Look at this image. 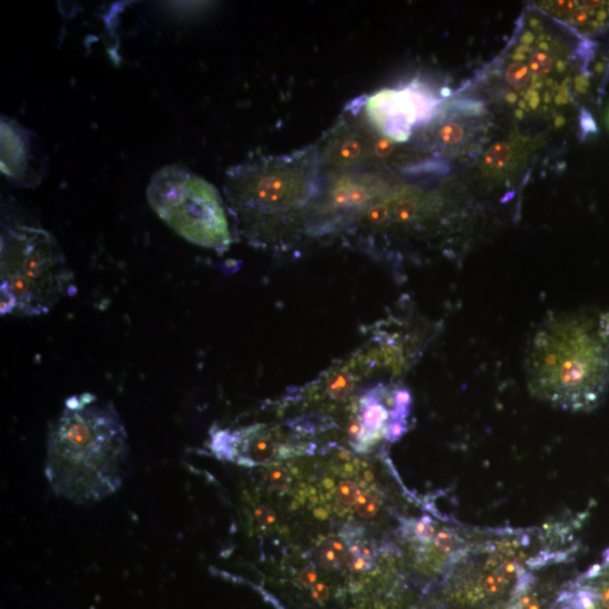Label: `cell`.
<instances>
[{"label": "cell", "mask_w": 609, "mask_h": 609, "mask_svg": "<svg viewBox=\"0 0 609 609\" xmlns=\"http://www.w3.org/2000/svg\"><path fill=\"white\" fill-rule=\"evenodd\" d=\"M393 149H394V145H393L392 140L388 139V138H383V139L378 140L376 146H375V151L379 157H387L389 153H392Z\"/></svg>", "instance_id": "f546056e"}, {"label": "cell", "mask_w": 609, "mask_h": 609, "mask_svg": "<svg viewBox=\"0 0 609 609\" xmlns=\"http://www.w3.org/2000/svg\"><path fill=\"white\" fill-rule=\"evenodd\" d=\"M530 385L564 406H596L609 386V313H562L545 321L527 352Z\"/></svg>", "instance_id": "7a4b0ae2"}, {"label": "cell", "mask_w": 609, "mask_h": 609, "mask_svg": "<svg viewBox=\"0 0 609 609\" xmlns=\"http://www.w3.org/2000/svg\"><path fill=\"white\" fill-rule=\"evenodd\" d=\"M346 565L353 572H366L375 565V554L363 543L350 545L346 554Z\"/></svg>", "instance_id": "30bf717a"}, {"label": "cell", "mask_w": 609, "mask_h": 609, "mask_svg": "<svg viewBox=\"0 0 609 609\" xmlns=\"http://www.w3.org/2000/svg\"><path fill=\"white\" fill-rule=\"evenodd\" d=\"M0 311L3 316L48 314L70 295L74 273L49 231L19 225L1 235Z\"/></svg>", "instance_id": "3957f363"}, {"label": "cell", "mask_w": 609, "mask_h": 609, "mask_svg": "<svg viewBox=\"0 0 609 609\" xmlns=\"http://www.w3.org/2000/svg\"><path fill=\"white\" fill-rule=\"evenodd\" d=\"M268 485L278 491H285L291 482V474L285 467H273L268 472Z\"/></svg>", "instance_id": "44dd1931"}, {"label": "cell", "mask_w": 609, "mask_h": 609, "mask_svg": "<svg viewBox=\"0 0 609 609\" xmlns=\"http://www.w3.org/2000/svg\"><path fill=\"white\" fill-rule=\"evenodd\" d=\"M457 542H458L457 537L449 530H441V532L436 534L435 538H433L436 546L446 553H449L454 550Z\"/></svg>", "instance_id": "cb8c5ba5"}, {"label": "cell", "mask_w": 609, "mask_h": 609, "mask_svg": "<svg viewBox=\"0 0 609 609\" xmlns=\"http://www.w3.org/2000/svg\"><path fill=\"white\" fill-rule=\"evenodd\" d=\"M146 196L156 215L182 238L217 252L228 250L231 233L223 199L204 178L169 165L153 175Z\"/></svg>", "instance_id": "277c9868"}, {"label": "cell", "mask_w": 609, "mask_h": 609, "mask_svg": "<svg viewBox=\"0 0 609 609\" xmlns=\"http://www.w3.org/2000/svg\"><path fill=\"white\" fill-rule=\"evenodd\" d=\"M381 388L371 389L361 400V414L358 418L363 424L366 443L376 437L391 422V411L381 402Z\"/></svg>", "instance_id": "ba28073f"}, {"label": "cell", "mask_w": 609, "mask_h": 609, "mask_svg": "<svg viewBox=\"0 0 609 609\" xmlns=\"http://www.w3.org/2000/svg\"><path fill=\"white\" fill-rule=\"evenodd\" d=\"M530 71L536 76H545L553 68V59L546 52H534L530 56Z\"/></svg>", "instance_id": "ffe728a7"}, {"label": "cell", "mask_w": 609, "mask_h": 609, "mask_svg": "<svg viewBox=\"0 0 609 609\" xmlns=\"http://www.w3.org/2000/svg\"><path fill=\"white\" fill-rule=\"evenodd\" d=\"M439 101L420 84L402 89H383L371 96L367 112L377 129L388 139L406 141L414 124L431 116Z\"/></svg>", "instance_id": "8992f818"}, {"label": "cell", "mask_w": 609, "mask_h": 609, "mask_svg": "<svg viewBox=\"0 0 609 609\" xmlns=\"http://www.w3.org/2000/svg\"><path fill=\"white\" fill-rule=\"evenodd\" d=\"M32 134L9 118L1 119V172L13 184L32 186L40 182L38 159L32 151Z\"/></svg>", "instance_id": "52a82bcc"}, {"label": "cell", "mask_w": 609, "mask_h": 609, "mask_svg": "<svg viewBox=\"0 0 609 609\" xmlns=\"http://www.w3.org/2000/svg\"><path fill=\"white\" fill-rule=\"evenodd\" d=\"M466 137L464 124L457 121H446L437 130V139L443 147H455Z\"/></svg>", "instance_id": "5bb4252c"}, {"label": "cell", "mask_w": 609, "mask_h": 609, "mask_svg": "<svg viewBox=\"0 0 609 609\" xmlns=\"http://www.w3.org/2000/svg\"><path fill=\"white\" fill-rule=\"evenodd\" d=\"M413 534L420 542H430L436 536V527L429 515H423L414 523Z\"/></svg>", "instance_id": "d6986e66"}, {"label": "cell", "mask_w": 609, "mask_h": 609, "mask_svg": "<svg viewBox=\"0 0 609 609\" xmlns=\"http://www.w3.org/2000/svg\"><path fill=\"white\" fill-rule=\"evenodd\" d=\"M129 468V439L116 408L91 393L70 396L46 441L44 472L56 497L102 501L121 488Z\"/></svg>", "instance_id": "6da1fadb"}, {"label": "cell", "mask_w": 609, "mask_h": 609, "mask_svg": "<svg viewBox=\"0 0 609 609\" xmlns=\"http://www.w3.org/2000/svg\"><path fill=\"white\" fill-rule=\"evenodd\" d=\"M532 77V71L530 68L526 65H523L520 62H515L513 65L509 66L507 71H505V81L509 84L510 86L515 87L517 89H523L527 86V84L530 81Z\"/></svg>", "instance_id": "2e32d148"}, {"label": "cell", "mask_w": 609, "mask_h": 609, "mask_svg": "<svg viewBox=\"0 0 609 609\" xmlns=\"http://www.w3.org/2000/svg\"><path fill=\"white\" fill-rule=\"evenodd\" d=\"M338 499L346 505H355L361 495V488L353 480H346L340 482L336 488Z\"/></svg>", "instance_id": "ac0fdd59"}, {"label": "cell", "mask_w": 609, "mask_h": 609, "mask_svg": "<svg viewBox=\"0 0 609 609\" xmlns=\"http://www.w3.org/2000/svg\"><path fill=\"white\" fill-rule=\"evenodd\" d=\"M507 578L502 575L501 572L498 570L497 572H494L492 575H488L486 579L484 580V590H485L488 595H495V593H500V591L503 589V587L507 585Z\"/></svg>", "instance_id": "603a6c76"}, {"label": "cell", "mask_w": 609, "mask_h": 609, "mask_svg": "<svg viewBox=\"0 0 609 609\" xmlns=\"http://www.w3.org/2000/svg\"><path fill=\"white\" fill-rule=\"evenodd\" d=\"M389 208V216L392 215L395 221H408L413 219L418 213L416 201L408 198L393 200L387 203Z\"/></svg>", "instance_id": "9a60e30c"}, {"label": "cell", "mask_w": 609, "mask_h": 609, "mask_svg": "<svg viewBox=\"0 0 609 609\" xmlns=\"http://www.w3.org/2000/svg\"><path fill=\"white\" fill-rule=\"evenodd\" d=\"M381 500L375 494H361L355 505V509L360 517L373 518L381 509Z\"/></svg>", "instance_id": "e0dca14e"}, {"label": "cell", "mask_w": 609, "mask_h": 609, "mask_svg": "<svg viewBox=\"0 0 609 609\" xmlns=\"http://www.w3.org/2000/svg\"><path fill=\"white\" fill-rule=\"evenodd\" d=\"M346 545L338 540H325L321 546V561L328 568L338 569L342 564H346Z\"/></svg>", "instance_id": "4fadbf2b"}, {"label": "cell", "mask_w": 609, "mask_h": 609, "mask_svg": "<svg viewBox=\"0 0 609 609\" xmlns=\"http://www.w3.org/2000/svg\"><path fill=\"white\" fill-rule=\"evenodd\" d=\"M513 148L509 143L495 144L488 149L484 157V163L488 169L492 171H502L509 165L513 159Z\"/></svg>", "instance_id": "7c38bea8"}, {"label": "cell", "mask_w": 609, "mask_h": 609, "mask_svg": "<svg viewBox=\"0 0 609 609\" xmlns=\"http://www.w3.org/2000/svg\"><path fill=\"white\" fill-rule=\"evenodd\" d=\"M363 153V146L356 139L346 140L338 149V157L342 161H351L359 158Z\"/></svg>", "instance_id": "7402d4cb"}, {"label": "cell", "mask_w": 609, "mask_h": 609, "mask_svg": "<svg viewBox=\"0 0 609 609\" xmlns=\"http://www.w3.org/2000/svg\"><path fill=\"white\" fill-rule=\"evenodd\" d=\"M519 609H540V603L534 597H523L518 604Z\"/></svg>", "instance_id": "1f68e13d"}, {"label": "cell", "mask_w": 609, "mask_h": 609, "mask_svg": "<svg viewBox=\"0 0 609 609\" xmlns=\"http://www.w3.org/2000/svg\"><path fill=\"white\" fill-rule=\"evenodd\" d=\"M328 588L324 583H317L313 587L311 596L318 603H323L328 598Z\"/></svg>", "instance_id": "4dcf8cb0"}, {"label": "cell", "mask_w": 609, "mask_h": 609, "mask_svg": "<svg viewBox=\"0 0 609 609\" xmlns=\"http://www.w3.org/2000/svg\"><path fill=\"white\" fill-rule=\"evenodd\" d=\"M596 595L593 591L583 590L577 595L575 606L577 609H595Z\"/></svg>", "instance_id": "83f0119b"}, {"label": "cell", "mask_w": 609, "mask_h": 609, "mask_svg": "<svg viewBox=\"0 0 609 609\" xmlns=\"http://www.w3.org/2000/svg\"><path fill=\"white\" fill-rule=\"evenodd\" d=\"M311 186L293 166L270 163H245L227 173V192L233 206L250 212L289 209L311 196Z\"/></svg>", "instance_id": "5b68a950"}, {"label": "cell", "mask_w": 609, "mask_h": 609, "mask_svg": "<svg viewBox=\"0 0 609 609\" xmlns=\"http://www.w3.org/2000/svg\"><path fill=\"white\" fill-rule=\"evenodd\" d=\"M601 604L606 609H609V587L607 588L606 590L603 593V596H601Z\"/></svg>", "instance_id": "d6a6232c"}, {"label": "cell", "mask_w": 609, "mask_h": 609, "mask_svg": "<svg viewBox=\"0 0 609 609\" xmlns=\"http://www.w3.org/2000/svg\"><path fill=\"white\" fill-rule=\"evenodd\" d=\"M408 432V421L389 422L385 431V439L388 443H396Z\"/></svg>", "instance_id": "d4e9b609"}, {"label": "cell", "mask_w": 609, "mask_h": 609, "mask_svg": "<svg viewBox=\"0 0 609 609\" xmlns=\"http://www.w3.org/2000/svg\"><path fill=\"white\" fill-rule=\"evenodd\" d=\"M298 580L303 587H314L317 580L316 572L311 566H307L299 573Z\"/></svg>", "instance_id": "f1b7e54d"}, {"label": "cell", "mask_w": 609, "mask_h": 609, "mask_svg": "<svg viewBox=\"0 0 609 609\" xmlns=\"http://www.w3.org/2000/svg\"><path fill=\"white\" fill-rule=\"evenodd\" d=\"M254 515L262 525H273L277 521L276 511L268 505H260L255 508Z\"/></svg>", "instance_id": "484cf974"}, {"label": "cell", "mask_w": 609, "mask_h": 609, "mask_svg": "<svg viewBox=\"0 0 609 609\" xmlns=\"http://www.w3.org/2000/svg\"><path fill=\"white\" fill-rule=\"evenodd\" d=\"M371 199V194L363 184L353 182L350 178H342L336 183L331 192L332 207L340 209H352L365 206Z\"/></svg>", "instance_id": "9c48e42d"}, {"label": "cell", "mask_w": 609, "mask_h": 609, "mask_svg": "<svg viewBox=\"0 0 609 609\" xmlns=\"http://www.w3.org/2000/svg\"><path fill=\"white\" fill-rule=\"evenodd\" d=\"M388 217L389 208L387 203L375 206L367 213L368 221L373 223H384Z\"/></svg>", "instance_id": "4316f807"}, {"label": "cell", "mask_w": 609, "mask_h": 609, "mask_svg": "<svg viewBox=\"0 0 609 609\" xmlns=\"http://www.w3.org/2000/svg\"><path fill=\"white\" fill-rule=\"evenodd\" d=\"M355 387V379L346 371L333 373L326 383V392L333 400H346Z\"/></svg>", "instance_id": "8fae6325"}]
</instances>
